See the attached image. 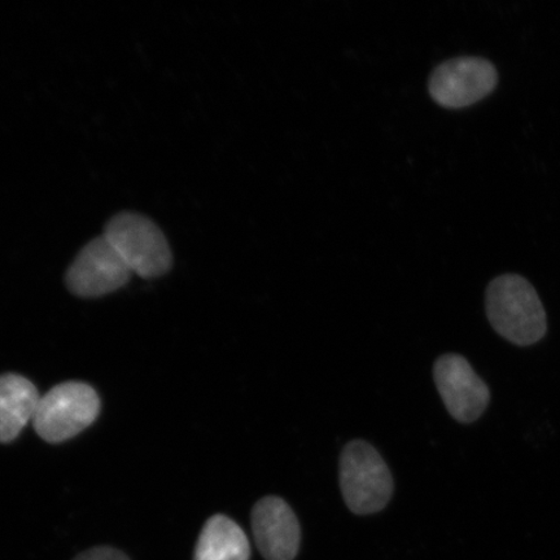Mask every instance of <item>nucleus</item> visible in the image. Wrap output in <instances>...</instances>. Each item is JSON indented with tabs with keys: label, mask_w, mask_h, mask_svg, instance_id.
<instances>
[{
	"label": "nucleus",
	"mask_w": 560,
	"mask_h": 560,
	"mask_svg": "<svg viewBox=\"0 0 560 560\" xmlns=\"http://www.w3.org/2000/svg\"><path fill=\"white\" fill-rule=\"evenodd\" d=\"M100 411L101 398L93 387L82 382H67L40 397L33 424L47 443L58 444L86 430Z\"/></svg>",
	"instance_id": "obj_4"
},
{
	"label": "nucleus",
	"mask_w": 560,
	"mask_h": 560,
	"mask_svg": "<svg viewBox=\"0 0 560 560\" xmlns=\"http://www.w3.org/2000/svg\"><path fill=\"white\" fill-rule=\"evenodd\" d=\"M439 394L447 411L460 423H472L488 408V385L475 373L465 357L441 355L433 369Z\"/></svg>",
	"instance_id": "obj_7"
},
{
	"label": "nucleus",
	"mask_w": 560,
	"mask_h": 560,
	"mask_svg": "<svg viewBox=\"0 0 560 560\" xmlns=\"http://www.w3.org/2000/svg\"><path fill=\"white\" fill-rule=\"evenodd\" d=\"M73 560H130L122 551L109 546H97V548L81 552Z\"/></svg>",
	"instance_id": "obj_11"
},
{
	"label": "nucleus",
	"mask_w": 560,
	"mask_h": 560,
	"mask_svg": "<svg viewBox=\"0 0 560 560\" xmlns=\"http://www.w3.org/2000/svg\"><path fill=\"white\" fill-rule=\"evenodd\" d=\"M486 310L494 331L515 346H534L548 332L541 299L522 276L494 278L487 289Z\"/></svg>",
	"instance_id": "obj_1"
},
{
	"label": "nucleus",
	"mask_w": 560,
	"mask_h": 560,
	"mask_svg": "<svg viewBox=\"0 0 560 560\" xmlns=\"http://www.w3.org/2000/svg\"><path fill=\"white\" fill-rule=\"evenodd\" d=\"M499 83V72L489 60L478 56H462L440 65L430 79V94L441 107H470L489 94Z\"/></svg>",
	"instance_id": "obj_5"
},
{
	"label": "nucleus",
	"mask_w": 560,
	"mask_h": 560,
	"mask_svg": "<svg viewBox=\"0 0 560 560\" xmlns=\"http://www.w3.org/2000/svg\"><path fill=\"white\" fill-rule=\"evenodd\" d=\"M132 272L104 236L83 247L67 272L70 292L81 298H100L120 290Z\"/></svg>",
	"instance_id": "obj_6"
},
{
	"label": "nucleus",
	"mask_w": 560,
	"mask_h": 560,
	"mask_svg": "<svg viewBox=\"0 0 560 560\" xmlns=\"http://www.w3.org/2000/svg\"><path fill=\"white\" fill-rule=\"evenodd\" d=\"M252 529L266 560H293L300 548V525L284 500L270 495L252 510Z\"/></svg>",
	"instance_id": "obj_8"
},
{
	"label": "nucleus",
	"mask_w": 560,
	"mask_h": 560,
	"mask_svg": "<svg viewBox=\"0 0 560 560\" xmlns=\"http://www.w3.org/2000/svg\"><path fill=\"white\" fill-rule=\"evenodd\" d=\"M40 396L35 385L16 374L0 376V443L15 440L33 420Z\"/></svg>",
	"instance_id": "obj_9"
},
{
	"label": "nucleus",
	"mask_w": 560,
	"mask_h": 560,
	"mask_svg": "<svg viewBox=\"0 0 560 560\" xmlns=\"http://www.w3.org/2000/svg\"><path fill=\"white\" fill-rule=\"evenodd\" d=\"M247 535L233 520L214 515L202 527L194 560H249Z\"/></svg>",
	"instance_id": "obj_10"
},
{
	"label": "nucleus",
	"mask_w": 560,
	"mask_h": 560,
	"mask_svg": "<svg viewBox=\"0 0 560 560\" xmlns=\"http://www.w3.org/2000/svg\"><path fill=\"white\" fill-rule=\"evenodd\" d=\"M103 236L130 271L139 277L158 278L172 268L170 243L149 217L135 212L118 213L105 225Z\"/></svg>",
	"instance_id": "obj_2"
},
{
	"label": "nucleus",
	"mask_w": 560,
	"mask_h": 560,
	"mask_svg": "<svg viewBox=\"0 0 560 560\" xmlns=\"http://www.w3.org/2000/svg\"><path fill=\"white\" fill-rule=\"evenodd\" d=\"M340 487L347 506L357 515L377 513L394 493L387 465L366 441L349 443L340 458Z\"/></svg>",
	"instance_id": "obj_3"
}]
</instances>
